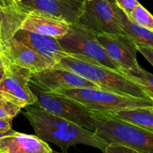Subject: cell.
Wrapping results in <instances>:
<instances>
[{
    "label": "cell",
    "mask_w": 153,
    "mask_h": 153,
    "mask_svg": "<svg viewBox=\"0 0 153 153\" xmlns=\"http://www.w3.org/2000/svg\"><path fill=\"white\" fill-rule=\"evenodd\" d=\"M23 115L38 137L57 145L64 152L68 147L77 144L92 146L102 152L107 146L94 131L34 105L28 106Z\"/></svg>",
    "instance_id": "6da1fadb"
},
{
    "label": "cell",
    "mask_w": 153,
    "mask_h": 153,
    "mask_svg": "<svg viewBox=\"0 0 153 153\" xmlns=\"http://www.w3.org/2000/svg\"><path fill=\"white\" fill-rule=\"evenodd\" d=\"M55 67L73 72L101 89L152 100L140 85L128 79L122 70L105 67L84 55L71 54L60 60Z\"/></svg>",
    "instance_id": "7a4b0ae2"
},
{
    "label": "cell",
    "mask_w": 153,
    "mask_h": 153,
    "mask_svg": "<svg viewBox=\"0 0 153 153\" xmlns=\"http://www.w3.org/2000/svg\"><path fill=\"white\" fill-rule=\"evenodd\" d=\"M54 94L63 96L98 113H115L135 108H153V100L106 91L101 88H82L60 89Z\"/></svg>",
    "instance_id": "3957f363"
},
{
    "label": "cell",
    "mask_w": 153,
    "mask_h": 153,
    "mask_svg": "<svg viewBox=\"0 0 153 153\" xmlns=\"http://www.w3.org/2000/svg\"><path fill=\"white\" fill-rule=\"evenodd\" d=\"M94 131L106 144L120 143L144 153H153V131L122 120L110 113H98Z\"/></svg>",
    "instance_id": "277c9868"
},
{
    "label": "cell",
    "mask_w": 153,
    "mask_h": 153,
    "mask_svg": "<svg viewBox=\"0 0 153 153\" xmlns=\"http://www.w3.org/2000/svg\"><path fill=\"white\" fill-rule=\"evenodd\" d=\"M30 88L37 97L34 106L94 131L99 124L98 112L86 108L80 103L63 96L48 92L29 82Z\"/></svg>",
    "instance_id": "5b68a950"
},
{
    "label": "cell",
    "mask_w": 153,
    "mask_h": 153,
    "mask_svg": "<svg viewBox=\"0 0 153 153\" xmlns=\"http://www.w3.org/2000/svg\"><path fill=\"white\" fill-rule=\"evenodd\" d=\"M98 33L79 23L70 24L67 34L58 39L62 47L70 55L77 54L116 70H122L112 61L97 37Z\"/></svg>",
    "instance_id": "8992f818"
},
{
    "label": "cell",
    "mask_w": 153,
    "mask_h": 153,
    "mask_svg": "<svg viewBox=\"0 0 153 153\" xmlns=\"http://www.w3.org/2000/svg\"><path fill=\"white\" fill-rule=\"evenodd\" d=\"M114 0H86L78 23L98 34L122 33Z\"/></svg>",
    "instance_id": "52a82bcc"
},
{
    "label": "cell",
    "mask_w": 153,
    "mask_h": 153,
    "mask_svg": "<svg viewBox=\"0 0 153 153\" xmlns=\"http://www.w3.org/2000/svg\"><path fill=\"white\" fill-rule=\"evenodd\" d=\"M97 37L110 58L122 70L136 74L140 66L136 60L137 45L134 40L123 33L98 34Z\"/></svg>",
    "instance_id": "ba28073f"
},
{
    "label": "cell",
    "mask_w": 153,
    "mask_h": 153,
    "mask_svg": "<svg viewBox=\"0 0 153 153\" xmlns=\"http://www.w3.org/2000/svg\"><path fill=\"white\" fill-rule=\"evenodd\" d=\"M1 56L4 62V75L0 80V90L14 97L22 108L34 105L37 97L29 85L32 72L9 62L3 55Z\"/></svg>",
    "instance_id": "9c48e42d"
},
{
    "label": "cell",
    "mask_w": 153,
    "mask_h": 153,
    "mask_svg": "<svg viewBox=\"0 0 153 153\" xmlns=\"http://www.w3.org/2000/svg\"><path fill=\"white\" fill-rule=\"evenodd\" d=\"M30 82L48 92L60 89L95 88V84L86 80L71 71L54 67L31 73Z\"/></svg>",
    "instance_id": "30bf717a"
},
{
    "label": "cell",
    "mask_w": 153,
    "mask_h": 153,
    "mask_svg": "<svg viewBox=\"0 0 153 153\" xmlns=\"http://www.w3.org/2000/svg\"><path fill=\"white\" fill-rule=\"evenodd\" d=\"M28 13L38 10L64 21L68 24L78 23L84 12L86 0H19Z\"/></svg>",
    "instance_id": "8fae6325"
},
{
    "label": "cell",
    "mask_w": 153,
    "mask_h": 153,
    "mask_svg": "<svg viewBox=\"0 0 153 153\" xmlns=\"http://www.w3.org/2000/svg\"><path fill=\"white\" fill-rule=\"evenodd\" d=\"M0 54L9 62L27 69L32 73L52 68L56 64L52 59L34 52L14 37L2 46Z\"/></svg>",
    "instance_id": "7c38bea8"
},
{
    "label": "cell",
    "mask_w": 153,
    "mask_h": 153,
    "mask_svg": "<svg viewBox=\"0 0 153 153\" xmlns=\"http://www.w3.org/2000/svg\"><path fill=\"white\" fill-rule=\"evenodd\" d=\"M13 37L22 42L34 52L52 59L56 64L63 58L70 55L62 47L58 39L53 37L20 28L16 31Z\"/></svg>",
    "instance_id": "4fadbf2b"
},
{
    "label": "cell",
    "mask_w": 153,
    "mask_h": 153,
    "mask_svg": "<svg viewBox=\"0 0 153 153\" xmlns=\"http://www.w3.org/2000/svg\"><path fill=\"white\" fill-rule=\"evenodd\" d=\"M69 26L70 24L54 16L38 10H32L27 13L20 28L59 39L67 34Z\"/></svg>",
    "instance_id": "5bb4252c"
},
{
    "label": "cell",
    "mask_w": 153,
    "mask_h": 153,
    "mask_svg": "<svg viewBox=\"0 0 153 153\" xmlns=\"http://www.w3.org/2000/svg\"><path fill=\"white\" fill-rule=\"evenodd\" d=\"M52 149L37 135L15 131L0 138V153H51Z\"/></svg>",
    "instance_id": "9a60e30c"
},
{
    "label": "cell",
    "mask_w": 153,
    "mask_h": 153,
    "mask_svg": "<svg viewBox=\"0 0 153 153\" xmlns=\"http://www.w3.org/2000/svg\"><path fill=\"white\" fill-rule=\"evenodd\" d=\"M26 15L19 0H0L2 46L12 38L16 31L20 28Z\"/></svg>",
    "instance_id": "2e32d148"
},
{
    "label": "cell",
    "mask_w": 153,
    "mask_h": 153,
    "mask_svg": "<svg viewBox=\"0 0 153 153\" xmlns=\"http://www.w3.org/2000/svg\"><path fill=\"white\" fill-rule=\"evenodd\" d=\"M117 13L122 33L130 37L136 44L153 48V31L134 23L118 7Z\"/></svg>",
    "instance_id": "e0dca14e"
},
{
    "label": "cell",
    "mask_w": 153,
    "mask_h": 153,
    "mask_svg": "<svg viewBox=\"0 0 153 153\" xmlns=\"http://www.w3.org/2000/svg\"><path fill=\"white\" fill-rule=\"evenodd\" d=\"M114 116L135 126L153 131V111L150 108H128L112 113Z\"/></svg>",
    "instance_id": "ac0fdd59"
},
{
    "label": "cell",
    "mask_w": 153,
    "mask_h": 153,
    "mask_svg": "<svg viewBox=\"0 0 153 153\" xmlns=\"http://www.w3.org/2000/svg\"><path fill=\"white\" fill-rule=\"evenodd\" d=\"M22 108L20 102L14 97L0 90V118L13 119Z\"/></svg>",
    "instance_id": "d6986e66"
},
{
    "label": "cell",
    "mask_w": 153,
    "mask_h": 153,
    "mask_svg": "<svg viewBox=\"0 0 153 153\" xmlns=\"http://www.w3.org/2000/svg\"><path fill=\"white\" fill-rule=\"evenodd\" d=\"M122 72L128 79L140 85L150 98L153 100V74L148 73L141 67H140L137 73L134 75L125 70H122Z\"/></svg>",
    "instance_id": "ffe728a7"
},
{
    "label": "cell",
    "mask_w": 153,
    "mask_h": 153,
    "mask_svg": "<svg viewBox=\"0 0 153 153\" xmlns=\"http://www.w3.org/2000/svg\"><path fill=\"white\" fill-rule=\"evenodd\" d=\"M127 16L134 23L153 31V15L142 4H138Z\"/></svg>",
    "instance_id": "44dd1931"
},
{
    "label": "cell",
    "mask_w": 153,
    "mask_h": 153,
    "mask_svg": "<svg viewBox=\"0 0 153 153\" xmlns=\"http://www.w3.org/2000/svg\"><path fill=\"white\" fill-rule=\"evenodd\" d=\"M103 153H144L134 149L120 144V143H112L107 145Z\"/></svg>",
    "instance_id": "7402d4cb"
},
{
    "label": "cell",
    "mask_w": 153,
    "mask_h": 153,
    "mask_svg": "<svg viewBox=\"0 0 153 153\" xmlns=\"http://www.w3.org/2000/svg\"><path fill=\"white\" fill-rule=\"evenodd\" d=\"M116 5L125 13L129 16L134 9L140 4L137 0H114Z\"/></svg>",
    "instance_id": "603a6c76"
},
{
    "label": "cell",
    "mask_w": 153,
    "mask_h": 153,
    "mask_svg": "<svg viewBox=\"0 0 153 153\" xmlns=\"http://www.w3.org/2000/svg\"><path fill=\"white\" fill-rule=\"evenodd\" d=\"M138 48V52H140L144 58L152 64L153 67V48L143 46L141 44H136Z\"/></svg>",
    "instance_id": "cb8c5ba5"
},
{
    "label": "cell",
    "mask_w": 153,
    "mask_h": 153,
    "mask_svg": "<svg viewBox=\"0 0 153 153\" xmlns=\"http://www.w3.org/2000/svg\"><path fill=\"white\" fill-rule=\"evenodd\" d=\"M12 120L11 118H0V130L7 131L11 129Z\"/></svg>",
    "instance_id": "d4e9b609"
},
{
    "label": "cell",
    "mask_w": 153,
    "mask_h": 153,
    "mask_svg": "<svg viewBox=\"0 0 153 153\" xmlns=\"http://www.w3.org/2000/svg\"><path fill=\"white\" fill-rule=\"evenodd\" d=\"M4 75V62H3L2 58L1 55H0V80L3 78Z\"/></svg>",
    "instance_id": "484cf974"
},
{
    "label": "cell",
    "mask_w": 153,
    "mask_h": 153,
    "mask_svg": "<svg viewBox=\"0 0 153 153\" xmlns=\"http://www.w3.org/2000/svg\"><path fill=\"white\" fill-rule=\"evenodd\" d=\"M15 131L12 129V128L10 130H7V131H2V130H0V138L4 137V136H7V135H9V134H13V133Z\"/></svg>",
    "instance_id": "4316f807"
},
{
    "label": "cell",
    "mask_w": 153,
    "mask_h": 153,
    "mask_svg": "<svg viewBox=\"0 0 153 153\" xmlns=\"http://www.w3.org/2000/svg\"><path fill=\"white\" fill-rule=\"evenodd\" d=\"M51 153H67V152H56V151L52 150V152H51Z\"/></svg>",
    "instance_id": "83f0119b"
},
{
    "label": "cell",
    "mask_w": 153,
    "mask_h": 153,
    "mask_svg": "<svg viewBox=\"0 0 153 153\" xmlns=\"http://www.w3.org/2000/svg\"><path fill=\"white\" fill-rule=\"evenodd\" d=\"M2 46V41H1V37H0V49H1Z\"/></svg>",
    "instance_id": "f1b7e54d"
},
{
    "label": "cell",
    "mask_w": 153,
    "mask_h": 153,
    "mask_svg": "<svg viewBox=\"0 0 153 153\" xmlns=\"http://www.w3.org/2000/svg\"><path fill=\"white\" fill-rule=\"evenodd\" d=\"M150 109H151V110L153 111V108H150Z\"/></svg>",
    "instance_id": "f546056e"
}]
</instances>
